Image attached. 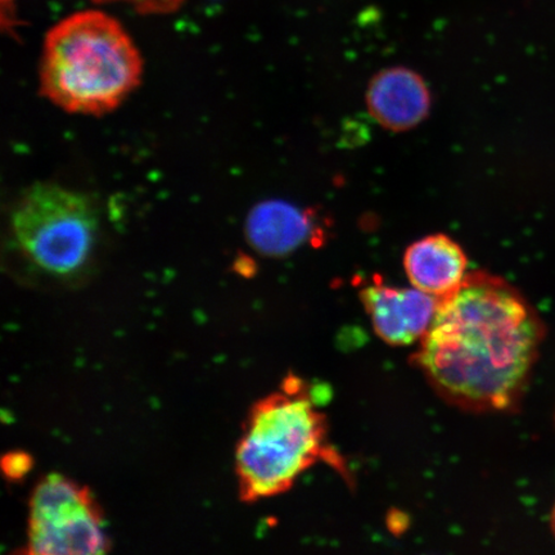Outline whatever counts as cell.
Here are the masks:
<instances>
[{"instance_id":"cell-1","label":"cell","mask_w":555,"mask_h":555,"mask_svg":"<svg viewBox=\"0 0 555 555\" xmlns=\"http://www.w3.org/2000/svg\"><path fill=\"white\" fill-rule=\"evenodd\" d=\"M544 338L543 321L516 287L474 272L440 298L415 362L450 404L508 412L524 398Z\"/></svg>"},{"instance_id":"cell-2","label":"cell","mask_w":555,"mask_h":555,"mask_svg":"<svg viewBox=\"0 0 555 555\" xmlns=\"http://www.w3.org/2000/svg\"><path fill=\"white\" fill-rule=\"evenodd\" d=\"M142 74L141 54L119 21L78 12L47 34L40 92L66 113L104 115L134 92Z\"/></svg>"},{"instance_id":"cell-3","label":"cell","mask_w":555,"mask_h":555,"mask_svg":"<svg viewBox=\"0 0 555 555\" xmlns=\"http://www.w3.org/2000/svg\"><path fill=\"white\" fill-rule=\"evenodd\" d=\"M327 422L296 377L256 402L235 449L242 502L283 494L325 454Z\"/></svg>"},{"instance_id":"cell-4","label":"cell","mask_w":555,"mask_h":555,"mask_svg":"<svg viewBox=\"0 0 555 555\" xmlns=\"http://www.w3.org/2000/svg\"><path fill=\"white\" fill-rule=\"evenodd\" d=\"M10 227L12 246L33 275L74 284L92 273L101 217L85 193L35 184L13 206Z\"/></svg>"},{"instance_id":"cell-5","label":"cell","mask_w":555,"mask_h":555,"mask_svg":"<svg viewBox=\"0 0 555 555\" xmlns=\"http://www.w3.org/2000/svg\"><path fill=\"white\" fill-rule=\"evenodd\" d=\"M111 550L101 506L86 486L52 474L35 486L24 554L96 555Z\"/></svg>"},{"instance_id":"cell-6","label":"cell","mask_w":555,"mask_h":555,"mask_svg":"<svg viewBox=\"0 0 555 555\" xmlns=\"http://www.w3.org/2000/svg\"><path fill=\"white\" fill-rule=\"evenodd\" d=\"M360 298L378 337L392 346L421 341L439 307V298L418 288H398L384 283L364 287Z\"/></svg>"},{"instance_id":"cell-7","label":"cell","mask_w":555,"mask_h":555,"mask_svg":"<svg viewBox=\"0 0 555 555\" xmlns=\"http://www.w3.org/2000/svg\"><path fill=\"white\" fill-rule=\"evenodd\" d=\"M366 106L374 120L392 131L420 125L431 109V93L422 76L405 67L378 73L366 90Z\"/></svg>"},{"instance_id":"cell-8","label":"cell","mask_w":555,"mask_h":555,"mask_svg":"<svg viewBox=\"0 0 555 555\" xmlns=\"http://www.w3.org/2000/svg\"><path fill=\"white\" fill-rule=\"evenodd\" d=\"M314 215L284 201H266L255 206L246 221V237L256 251L283 258L317 238Z\"/></svg>"},{"instance_id":"cell-9","label":"cell","mask_w":555,"mask_h":555,"mask_svg":"<svg viewBox=\"0 0 555 555\" xmlns=\"http://www.w3.org/2000/svg\"><path fill=\"white\" fill-rule=\"evenodd\" d=\"M404 268L413 287L440 300L462 286L468 275V259L449 235L433 234L409 246Z\"/></svg>"},{"instance_id":"cell-10","label":"cell","mask_w":555,"mask_h":555,"mask_svg":"<svg viewBox=\"0 0 555 555\" xmlns=\"http://www.w3.org/2000/svg\"><path fill=\"white\" fill-rule=\"evenodd\" d=\"M94 3H125L142 15H169L182 7L184 0H92Z\"/></svg>"},{"instance_id":"cell-11","label":"cell","mask_w":555,"mask_h":555,"mask_svg":"<svg viewBox=\"0 0 555 555\" xmlns=\"http://www.w3.org/2000/svg\"><path fill=\"white\" fill-rule=\"evenodd\" d=\"M31 467V456L27 453H21V451L7 454L2 461L4 476L9 478L10 481L21 480V478L29 474Z\"/></svg>"},{"instance_id":"cell-12","label":"cell","mask_w":555,"mask_h":555,"mask_svg":"<svg viewBox=\"0 0 555 555\" xmlns=\"http://www.w3.org/2000/svg\"><path fill=\"white\" fill-rule=\"evenodd\" d=\"M552 529H553L554 537H555V504H554V508L552 512Z\"/></svg>"}]
</instances>
